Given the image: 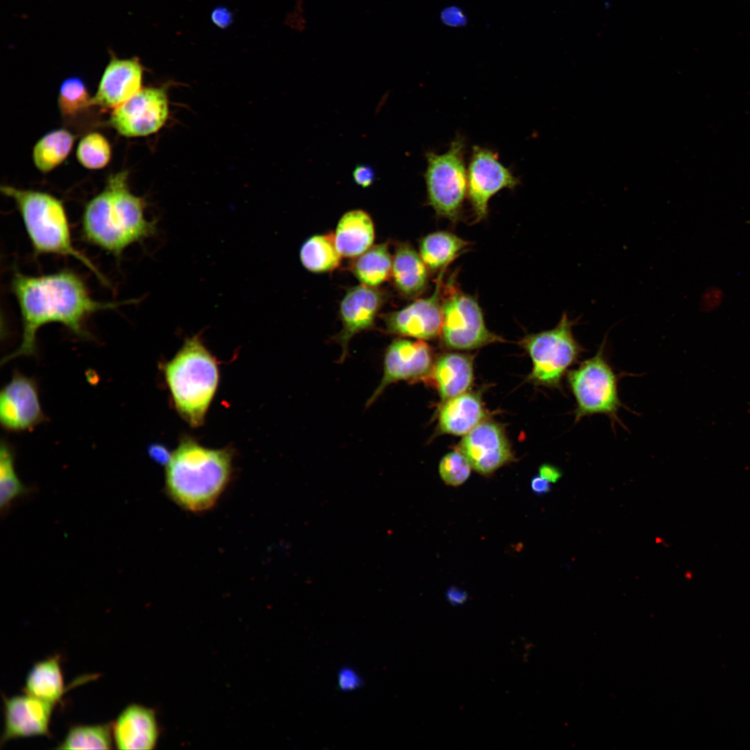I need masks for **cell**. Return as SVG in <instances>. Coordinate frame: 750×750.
Returning a JSON list of instances; mask_svg holds the SVG:
<instances>
[{"instance_id": "1", "label": "cell", "mask_w": 750, "mask_h": 750, "mask_svg": "<svg viewBox=\"0 0 750 750\" xmlns=\"http://www.w3.org/2000/svg\"><path fill=\"white\" fill-rule=\"evenodd\" d=\"M11 290L19 308L22 324L19 347L2 362L36 353V334L43 325L58 323L78 336L86 337L85 323L92 314L121 304L94 299L81 276L69 269L30 276L15 272Z\"/></svg>"}, {"instance_id": "2", "label": "cell", "mask_w": 750, "mask_h": 750, "mask_svg": "<svg viewBox=\"0 0 750 750\" xmlns=\"http://www.w3.org/2000/svg\"><path fill=\"white\" fill-rule=\"evenodd\" d=\"M128 176L127 170L111 174L103 190L85 204L81 218L83 239L117 258L157 231L156 222L145 217L144 199L129 190Z\"/></svg>"}, {"instance_id": "3", "label": "cell", "mask_w": 750, "mask_h": 750, "mask_svg": "<svg viewBox=\"0 0 750 750\" xmlns=\"http://www.w3.org/2000/svg\"><path fill=\"white\" fill-rule=\"evenodd\" d=\"M233 456L228 448L210 449L183 438L166 465L167 494L186 510L210 509L231 481Z\"/></svg>"}, {"instance_id": "4", "label": "cell", "mask_w": 750, "mask_h": 750, "mask_svg": "<svg viewBox=\"0 0 750 750\" xmlns=\"http://www.w3.org/2000/svg\"><path fill=\"white\" fill-rule=\"evenodd\" d=\"M162 371L176 410L191 426H200L216 393L219 374L215 357L199 335L187 338Z\"/></svg>"}, {"instance_id": "5", "label": "cell", "mask_w": 750, "mask_h": 750, "mask_svg": "<svg viewBox=\"0 0 750 750\" xmlns=\"http://www.w3.org/2000/svg\"><path fill=\"white\" fill-rule=\"evenodd\" d=\"M0 190L14 201L35 256H70L107 283L92 261L74 246L68 217L60 199L45 192L10 185H2Z\"/></svg>"}, {"instance_id": "6", "label": "cell", "mask_w": 750, "mask_h": 750, "mask_svg": "<svg viewBox=\"0 0 750 750\" xmlns=\"http://www.w3.org/2000/svg\"><path fill=\"white\" fill-rule=\"evenodd\" d=\"M580 317L570 319L562 313L552 329L531 334L522 341L533 362L530 378L538 385L559 388L569 367L574 365L584 351L574 337L573 327Z\"/></svg>"}, {"instance_id": "7", "label": "cell", "mask_w": 750, "mask_h": 750, "mask_svg": "<svg viewBox=\"0 0 750 750\" xmlns=\"http://www.w3.org/2000/svg\"><path fill=\"white\" fill-rule=\"evenodd\" d=\"M465 151V139L458 135L446 152L426 153L428 204L438 215L453 222L459 218L467 192Z\"/></svg>"}, {"instance_id": "8", "label": "cell", "mask_w": 750, "mask_h": 750, "mask_svg": "<svg viewBox=\"0 0 750 750\" xmlns=\"http://www.w3.org/2000/svg\"><path fill=\"white\" fill-rule=\"evenodd\" d=\"M604 345L593 357L567 372V383L576 401V422L594 414L615 417L622 405L617 378L606 359Z\"/></svg>"}, {"instance_id": "9", "label": "cell", "mask_w": 750, "mask_h": 750, "mask_svg": "<svg viewBox=\"0 0 750 750\" xmlns=\"http://www.w3.org/2000/svg\"><path fill=\"white\" fill-rule=\"evenodd\" d=\"M446 289L440 334L447 347L468 350L501 341L487 328L482 310L472 296L457 290L452 282Z\"/></svg>"}, {"instance_id": "10", "label": "cell", "mask_w": 750, "mask_h": 750, "mask_svg": "<svg viewBox=\"0 0 750 750\" xmlns=\"http://www.w3.org/2000/svg\"><path fill=\"white\" fill-rule=\"evenodd\" d=\"M167 89L142 88L133 97L112 109L108 124L127 138L142 137L158 132L169 115Z\"/></svg>"}, {"instance_id": "11", "label": "cell", "mask_w": 750, "mask_h": 750, "mask_svg": "<svg viewBox=\"0 0 750 750\" xmlns=\"http://www.w3.org/2000/svg\"><path fill=\"white\" fill-rule=\"evenodd\" d=\"M519 180L490 149L474 146L467 169V195L476 221L485 218L488 202L503 189H514Z\"/></svg>"}, {"instance_id": "12", "label": "cell", "mask_w": 750, "mask_h": 750, "mask_svg": "<svg viewBox=\"0 0 750 750\" xmlns=\"http://www.w3.org/2000/svg\"><path fill=\"white\" fill-rule=\"evenodd\" d=\"M445 269H440L431 296L417 299L401 309L383 315L388 333L422 340L433 339L440 334L442 326V285Z\"/></svg>"}, {"instance_id": "13", "label": "cell", "mask_w": 750, "mask_h": 750, "mask_svg": "<svg viewBox=\"0 0 750 750\" xmlns=\"http://www.w3.org/2000/svg\"><path fill=\"white\" fill-rule=\"evenodd\" d=\"M433 363L432 351L424 340H394L385 351L381 380L366 406L372 405L394 383L426 379Z\"/></svg>"}, {"instance_id": "14", "label": "cell", "mask_w": 750, "mask_h": 750, "mask_svg": "<svg viewBox=\"0 0 750 750\" xmlns=\"http://www.w3.org/2000/svg\"><path fill=\"white\" fill-rule=\"evenodd\" d=\"M386 299L387 294L382 290L363 284L347 291L340 303L342 329L334 338L342 348L340 362L345 360L353 337L373 327Z\"/></svg>"}, {"instance_id": "15", "label": "cell", "mask_w": 750, "mask_h": 750, "mask_svg": "<svg viewBox=\"0 0 750 750\" xmlns=\"http://www.w3.org/2000/svg\"><path fill=\"white\" fill-rule=\"evenodd\" d=\"M44 419L35 381L15 372L0 393L1 425L10 431H27Z\"/></svg>"}, {"instance_id": "16", "label": "cell", "mask_w": 750, "mask_h": 750, "mask_svg": "<svg viewBox=\"0 0 750 750\" xmlns=\"http://www.w3.org/2000/svg\"><path fill=\"white\" fill-rule=\"evenodd\" d=\"M458 451L483 475H490L513 458L503 428L490 421H482L465 435Z\"/></svg>"}, {"instance_id": "17", "label": "cell", "mask_w": 750, "mask_h": 750, "mask_svg": "<svg viewBox=\"0 0 750 750\" xmlns=\"http://www.w3.org/2000/svg\"><path fill=\"white\" fill-rule=\"evenodd\" d=\"M144 68L136 57L110 58L101 75L92 105L113 109L128 101L142 88Z\"/></svg>"}, {"instance_id": "18", "label": "cell", "mask_w": 750, "mask_h": 750, "mask_svg": "<svg viewBox=\"0 0 750 750\" xmlns=\"http://www.w3.org/2000/svg\"><path fill=\"white\" fill-rule=\"evenodd\" d=\"M3 703L1 745L12 739L50 735L49 727L54 704L26 694L10 698L3 696Z\"/></svg>"}, {"instance_id": "19", "label": "cell", "mask_w": 750, "mask_h": 750, "mask_svg": "<svg viewBox=\"0 0 750 750\" xmlns=\"http://www.w3.org/2000/svg\"><path fill=\"white\" fill-rule=\"evenodd\" d=\"M112 736L118 749H152L158 735L154 712L138 704L124 708L112 724Z\"/></svg>"}, {"instance_id": "20", "label": "cell", "mask_w": 750, "mask_h": 750, "mask_svg": "<svg viewBox=\"0 0 750 750\" xmlns=\"http://www.w3.org/2000/svg\"><path fill=\"white\" fill-rule=\"evenodd\" d=\"M426 379L434 385L444 401L462 394L472 383V359L459 353H445L434 362Z\"/></svg>"}, {"instance_id": "21", "label": "cell", "mask_w": 750, "mask_h": 750, "mask_svg": "<svg viewBox=\"0 0 750 750\" xmlns=\"http://www.w3.org/2000/svg\"><path fill=\"white\" fill-rule=\"evenodd\" d=\"M333 235L342 256L356 258L373 246L375 238L373 221L362 210L347 211L339 219Z\"/></svg>"}, {"instance_id": "22", "label": "cell", "mask_w": 750, "mask_h": 750, "mask_svg": "<svg viewBox=\"0 0 750 750\" xmlns=\"http://www.w3.org/2000/svg\"><path fill=\"white\" fill-rule=\"evenodd\" d=\"M428 269L419 253L411 245L401 242L396 246L391 277L401 295L410 299L422 293L428 283Z\"/></svg>"}, {"instance_id": "23", "label": "cell", "mask_w": 750, "mask_h": 750, "mask_svg": "<svg viewBox=\"0 0 750 750\" xmlns=\"http://www.w3.org/2000/svg\"><path fill=\"white\" fill-rule=\"evenodd\" d=\"M485 416L480 396L465 392L444 401L438 416L439 429L444 433L466 435L483 421Z\"/></svg>"}, {"instance_id": "24", "label": "cell", "mask_w": 750, "mask_h": 750, "mask_svg": "<svg viewBox=\"0 0 750 750\" xmlns=\"http://www.w3.org/2000/svg\"><path fill=\"white\" fill-rule=\"evenodd\" d=\"M65 691L58 656L36 662L28 674L23 690L26 694L54 705Z\"/></svg>"}, {"instance_id": "25", "label": "cell", "mask_w": 750, "mask_h": 750, "mask_svg": "<svg viewBox=\"0 0 750 750\" xmlns=\"http://www.w3.org/2000/svg\"><path fill=\"white\" fill-rule=\"evenodd\" d=\"M468 246V242L447 231H436L419 242V255L428 269L446 268Z\"/></svg>"}, {"instance_id": "26", "label": "cell", "mask_w": 750, "mask_h": 750, "mask_svg": "<svg viewBox=\"0 0 750 750\" xmlns=\"http://www.w3.org/2000/svg\"><path fill=\"white\" fill-rule=\"evenodd\" d=\"M392 258L387 243L373 245L354 258L351 270L361 284L378 287L391 276Z\"/></svg>"}, {"instance_id": "27", "label": "cell", "mask_w": 750, "mask_h": 750, "mask_svg": "<svg viewBox=\"0 0 750 750\" xmlns=\"http://www.w3.org/2000/svg\"><path fill=\"white\" fill-rule=\"evenodd\" d=\"M74 140V135L65 128L55 129L44 135L33 149L35 167L42 173H48L58 167L70 153Z\"/></svg>"}, {"instance_id": "28", "label": "cell", "mask_w": 750, "mask_h": 750, "mask_svg": "<svg viewBox=\"0 0 750 750\" xmlns=\"http://www.w3.org/2000/svg\"><path fill=\"white\" fill-rule=\"evenodd\" d=\"M342 256L336 247L333 234L314 235L308 238L300 249L303 266L313 273L331 272L338 267Z\"/></svg>"}, {"instance_id": "29", "label": "cell", "mask_w": 750, "mask_h": 750, "mask_svg": "<svg viewBox=\"0 0 750 750\" xmlns=\"http://www.w3.org/2000/svg\"><path fill=\"white\" fill-rule=\"evenodd\" d=\"M112 724L72 727L58 749H110Z\"/></svg>"}, {"instance_id": "30", "label": "cell", "mask_w": 750, "mask_h": 750, "mask_svg": "<svg viewBox=\"0 0 750 750\" xmlns=\"http://www.w3.org/2000/svg\"><path fill=\"white\" fill-rule=\"evenodd\" d=\"M14 453L10 444L2 441L0 448V507L7 511L16 499L26 495L31 489L19 480L15 470Z\"/></svg>"}, {"instance_id": "31", "label": "cell", "mask_w": 750, "mask_h": 750, "mask_svg": "<svg viewBox=\"0 0 750 750\" xmlns=\"http://www.w3.org/2000/svg\"><path fill=\"white\" fill-rule=\"evenodd\" d=\"M92 98L83 80L77 76L66 78L60 85L58 106L62 117L78 116L92 105Z\"/></svg>"}, {"instance_id": "32", "label": "cell", "mask_w": 750, "mask_h": 750, "mask_svg": "<svg viewBox=\"0 0 750 750\" xmlns=\"http://www.w3.org/2000/svg\"><path fill=\"white\" fill-rule=\"evenodd\" d=\"M80 164L88 169H100L110 161L112 148L102 134L92 132L84 135L78 144L76 152Z\"/></svg>"}, {"instance_id": "33", "label": "cell", "mask_w": 750, "mask_h": 750, "mask_svg": "<svg viewBox=\"0 0 750 750\" xmlns=\"http://www.w3.org/2000/svg\"><path fill=\"white\" fill-rule=\"evenodd\" d=\"M472 466L467 458L458 450L446 454L439 464V474L449 485L458 486L469 478Z\"/></svg>"}, {"instance_id": "34", "label": "cell", "mask_w": 750, "mask_h": 750, "mask_svg": "<svg viewBox=\"0 0 750 750\" xmlns=\"http://www.w3.org/2000/svg\"><path fill=\"white\" fill-rule=\"evenodd\" d=\"M338 684L341 690L349 692L359 688L362 684V680L354 669L344 667L338 672Z\"/></svg>"}, {"instance_id": "35", "label": "cell", "mask_w": 750, "mask_h": 750, "mask_svg": "<svg viewBox=\"0 0 750 750\" xmlns=\"http://www.w3.org/2000/svg\"><path fill=\"white\" fill-rule=\"evenodd\" d=\"M354 182L362 188L371 186L376 178L374 169L367 165H358L352 172Z\"/></svg>"}, {"instance_id": "36", "label": "cell", "mask_w": 750, "mask_h": 750, "mask_svg": "<svg viewBox=\"0 0 750 750\" xmlns=\"http://www.w3.org/2000/svg\"><path fill=\"white\" fill-rule=\"evenodd\" d=\"M442 19L444 23L453 26L463 25L466 18L462 11L457 8H449L442 13Z\"/></svg>"}, {"instance_id": "37", "label": "cell", "mask_w": 750, "mask_h": 750, "mask_svg": "<svg viewBox=\"0 0 750 750\" xmlns=\"http://www.w3.org/2000/svg\"><path fill=\"white\" fill-rule=\"evenodd\" d=\"M149 456L156 462L167 465L170 459L171 454L162 445L158 444H151L148 449Z\"/></svg>"}, {"instance_id": "38", "label": "cell", "mask_w": 750, "mask_h": 750, "mask_svg": "<svg viewBox=\"0 0 750 750\" xmlns=\"http://www.w3.org/2000/svg\"><path fill=\"white\" fill-rule=\"evenodd\" d=\"M467 594L465 591L456 588L450 587L446 592V598L453 606H460L467 600Z\"/></svg>"}, {"instance_id": "39", "label": "cell", "mask_w": 750, "mask_h": 750, "mask_svg": "<svg viewBox=\"0 0 750 750\" xmlns=\"http://www.w3.org/2000/svg\"><path fill=\"white\" fill-rule=\"evenodd\" d=\"M540 476L550 483H556L562 476L561 471L555 466L544 464L539 468Z\"/></svg>"}, {"instance_id": "40", "label": "cell", "mask_w": 750, "mask_h": 750, "mask_svg": "<svg viewBox=\"0 0 750 750\" xmlns=\"http://www.w3.org/2000/svg\"><path fill=\"white\" fill-rule=\"evenodd\" d=\"M532 491L538 495L545 494L550 492V482L540 475L534 476L531 481Z\"/></svg>"}, {"instance_id": "41", "label": "cell", "mask_w": 750, "mask_h": 750, "mask_svg": "<svg viewBox=\"0 0 750 750\" xmlns=\"http://www.w3.org/2000/svg\"><path fill=\"white\" fill-rule=\"evenodd\" d=\"M213 21L219 26H226L231 20V15L227 10L217 9L212 15Z\"/></svg>"}]
</instances>
